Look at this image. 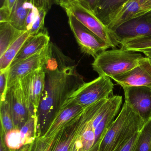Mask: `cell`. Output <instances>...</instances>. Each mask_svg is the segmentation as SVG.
<instances>
[{"label":"cell","mask_w":151,"mask_h":151,"mask_svg":"<svg viewBox=\"0 0 151 151\" xmlns=\"http://www.w3.org/2000/svg\"><path fill=\"white\" fill-rule=\"evenodd\" d=\"M122 103V96L114 95L84 108L59 129L65 134L57 135L56 143L66 151H99Z\"/></svg>","instance_id":"obj_1"},{"label":"cell","mask_w":151,"mask_h":151,"mask_svg":"<svg viewBox=\"0 0 151 151\" xmlns=\"http://www.w3.org/2000/svg\"><path fill=\"white\" fill-rule=\"evenodd\" d=\"M55 55L53 44L51 57L44 66L45 85L37 113L38 129L47 130L67 99L84 82L74 65H66L65 60Z\"/></svg>","instance_id":"obj_2"},{"label":"cell","mask_w":151,"mask_h":151,"mask_svg":"<svg viewBox=\"0 0 151 151\" xmlns=\"http://www.w3.org/2000/svg\"><path fill=\"white\" fill-rule=\"evenodd\" d=\"M146 122L125 101L122 109L105 134L99 151H118Z\"/></svg>","instance_id":"obj_3"},{"label":"cell","mask_w":151,"mask_h":151,"mask_svg":"<svg viewBox=\"0 0 151 151\" xmlns=\"http://www.w3.org/2000/svg\"><path fill=\"white\" fill-rule=\"evenodd\" d=\"M143 57L138 52L113 49L98 54L92 63L93 70L99 76H113L125 73L135 67Z\"/></svg>","instance_id":"obj_4"},{"label":"cell","mask_w":151,"mask_h":151,"mask_svg":"<svg viewBox=\"0 0 151 151\" xmlns=\"http://www.w3.org/2000/svg\"><path fill=\"white\" fill-rule=\"evenodd\" d=\"M66 13L72 14L83 25L113 49L120 46L111 31L97 17L95 12L83 0H74L63 7Z\"/></svg>","instance_id":"obj_5"},{"label":"cell","mask_w":151,"mask_h":151,"mask_svg":"<svg viewBox=\"0 0 151 151\" xmlns=\"http://www.w3.org/2000/svg\"><path fill=\"white\" fill-rule=\"evenodd\" d=\"M114 85L110 77L99 76L81 85L71 94L64 105L74 104L86 108L98 101L108 98L112 94Z\"/></svg>","instance_id":"obj_6"},{"label":"cell","mask_w":151,"mask_h":151,"mask_svg":"<svg viewBox=\"0 0 151 151\" xmlns=\"http://www.w3.org/2000/svg\"><path fill=\"white\" fill-rule=\"evenodd\" d=\"M111 32L120 46L133 40L151 39V11L128 20Z\"/></svg>","instance_id":"obj_7"},{"label":"cell","mask_w":151,"mask_h":151,"mask_svg":"<svg viewBox=\"0 0 151 151\" xmlns=\"http://www.w3.org/2000/svg\"><path fill=\"white\" fill-rule=\"evenodd\" d=\"M66 14L68 17L69 26L83 53L95 58L99 52L111 48L106 42L83 25L72 14Z\"/></svg>","instance_id":"obj_8"},{"label":"cell","mask_w":151,"mask_h":151,"mask_svg":"<svg viewBox=\"0 0 151 151\" xmlns=\"http://www.w3.org/2000/svg\"><path fill=\"white\" fill-rule=\"evenodd\" d=\"M52 53V44L50 43L42 51L11 65L8 76V88L26 76L43 68L51 57Z\"/></svg>","instance_id":"obj_9"},{"label":"cell","mask_w":151,"mask_h":151,"mask_svg":"<svg viewBox=\"0 0 151 151\" xmlns=\"http://www.w3.org/2000/svg\"><path fill=\"white\" fill-rule=\"evenodd\" d=\"M46 73L44 66L32 73L18 81L32 113L37 114L45 85Z\"/></svg>","instance_id":"obj_10"},{"label":"cell","mask_w":151,"mask_h":151,"mask_svg":"<svg viewBox=\"0 0 151 151\" xmlns=\"http://www.w3.org/2000/svg\"><path fill=\"white\" fill-rule=\"evenodd\" d=\"M125 101L145 122L151 119V87H123Z\"/></svg>","instance_id":"obj_11"},{"label":"cell","mask_w":151,"mask_h":151,"mask_svg":"<svg viewBox=\"0 0 151 151\" xmlns=\"http://www.w3.org/2000/svg\"><path fill=\"white\" fill-rule=\"evenodd\" d=\"M111 78L122 88L132 86L151 87V58L143 57L138 64L132 70Z\"/></svg>","instance_id":"obj_12"},{"label":"cell","mask_w":151,"mask_h":151,"mask_svg":"<svg viewBox=\"0 0 151 151\" xmlns=\"http://www.w3.org/2000/svg\"><path fill=\"white\" fill-rule=\"evenodd\" d=\"M6 96L9 101L14 127L19 129L30 115L35 113L29 111L19 82L8 88Z\"/></svg>","instance_id":"obj_13"},{"label":"cell","mask_w":151,"mask_h":151,"mask_svg":"<svg viewBox=\"0 0 151 151\" xmlns=\"http://www.w3.org/2000/svg\"><path fill=\"white\" fill-rule=\"evenodd\" d=\"M50 43V37L45 29L34 36H30L25 42L11 65L42 51L47 47Z\"/></svg>","instance_id":"obj_14"},{"label":"cell","mask_w":151,"mask_h":151,"mask_svg":"<svg viewBox=\"0 0 151 151\" xmlns=\"http://www.w3.org/2000/svg\"><path fill=\"white\" fill-rule=\"evenodd\" d=\"M84 109L80 106L74 104L64 105L48 127L46 133L43 137L48 138L53 136L61 128L80 114Z\"/></svg>","instance_id":"obj_15"},{"label":"cell","mask_w":151,"mask_h":151,"mask_svg":"<svg viewBox=\"0 0 151 151\" xmlns=\"http://www.w3.org/2000/svg\"><path fill=\"white\" fill-rule=\"evenodd\" d=\"M129 0H99L95 11L97 17L106 27Z\"/></svg>","instance_id":"obj_16"},{"label":"cell","mask_w":151,"mask_h":151,"mask_svg":"<svg viewBox=\"0 0 151 151\" xmlns=\"http://www.w3.org/2000/svg\"><path fill=\"white\" fill-rule=\"evenodd\" d=\"M147 1L129 0L107 26L108 29L112 32L123 23L137 16Z\"/></svg>","instance_id":"obj_17"},{"label":"cell","mask_w":151,"mask_h":151,"mask_svg":"<svg viewBox=\"0 0 151 151\" xmlns=\"http://www.w3.org/2000/svg\"><path fill=\"white\" fill-rule=\"evenodd\" d=\"M31 36L28 31H25L10 45L0 56V71L9 68L13 60L20 51L25 42Z\"/></svg>","instance_id":"obj_18"},{"label":"cell","mask_w":151,"mask_h":151,"mask_svg":"<svg viewBox=\"0 0 151 151\" xmlns=\"http://www.w3.org/2000/svg\"><path fill=\"white\" fill-rule=\"evenodd\" d=\"M33 6L27 0H17L11 13L9 23L18 30L25 31L26 19Z\"/></svg>","instance_id":"obj_19"},{"label":"cell","mask_w":151,"mask_h":151,"mask_svg":"<svg viewBox=\"0 0 151 151\" xmlns=\"http://www.w3.org/2000/svg\"><path fill=\"white\" fill-rule=\"evenodd\" d=\"M24 31L18 30L9 22L0 23V56Z\"/></svg>","instance_id":"obj_20"},{"label":"cell","mask_w":151,"mask_h":151,"mask_svg":"<svg viewBox=\"0 0 151 151\" xmlns=\"http://www.w3.org/2000/svg\"><path fill=\"white\" fill-rule=\"evenodd\" d=\"M0 114L3 131L7 132L15 129L9 101L7 96L4 100L1 101Z\"/></svg>","instance_id":"obj_21"},{"label":"cell","mask_w":151,"mask_h":151,"mask_svg":"<svg viewBox=\"0 0 151 151\" xmlns=\"http://www.w3.org/2000/svg\"><path fill=\"white\" fill-rule=\"evenodd\" d=\"M151 149V119L145 123L140 132L134 151H150Z\"/></svg>","instance_id":"obj_22"},{"label":"cell","mask_w":151,"mask_h":151,"mask_svg":"<svg viewBox=\"0 0 151 151\" xmlns=\"http://www.w3.org/2000/svg\"><path fill=\"white\" fill-rule=\"evenodd\" d=\"M4 139L7 147L11 150H18L26 145L21 137L20 129H14L7 132Z\"/></svg>","instance_id":"obj_23"},{"label":"cell","mask_w":151,"mask_h":151,"mask_svg":"<svg viewBox=\"0 0 151 151\" xmlns=\"http://www.w3.org/2000/svg\"><path fill=\"white\" fill-rule=\"evenodd\" d=\"M39 9V13L36 20L28 31L31 36H34L42 31L44 25V19L47 12L43 8Z\"/></svg>","instance_id":"obj_24"},{"label":"cell","mask_w":151,"mask_h":151,"mask_svg":"<svg viewBox=\"0 0 151 151\" xmlns=\"http://www.w3.org/2000/svg\"><path fill=\"white\" fill-rule=\"evenodd\" d=\"M9 68L0 71V93L1 101H3L6 98L8 91V76Z\"/></svg>","instance_id":"obj_25"},{"label":"cell","mask_w":151,"mask_h":151,"mask_svg":"<svg viewBox=\"0 0 151 151\" xmlns=\"http://www.w3.org/2000/svg\"><path fill=\"white\" fill-rule=\"evenodd\" d=\"M39 13V9L35 6H33L30 9L26 19L25 24V31H28L31 29L33 24L38 17Z\"/></svg>","instance_id":"obj_26"},{"label":"cell","mask_w":151,"mask_h":151,"mask_svg":"<svg viewBox=\"0 0 151 151\" xmlns=\"http://www.w3.org/2000/svg\"><path fill=\"white\" fill-rule=\"evenodd\" d=\"M140 132H137L118 151H134L137 140L139 137Z\"/></svg>","instance_id":"obj_27"},{"label":"cell","mask_w":151,"mask_h":151,"mask_svg":"<svg viewBox=\"0 0 151 151\" xmlns=\"http://www.w3.org/2000/svg\"><path fill=\"white\" fill-rule=\"evenodd\" d=\"M11 12L6 7L0 8V23L9 22Z\"/></svg>","instance_id":"obj_28"},{"label":"cell","mask_w":151,"mask_h":151,"mask_svg":"<svg viewBox=\"0 0 151 151\" xmlns=\"http://www.w3.org/2000/svg\"><path fill=\"white\" fill-rule=\"evenodd\" d=\"M150 11H151V0H147L143 5L141 11L139 12V14L137 15V16L147 13Z\"/></svg>","instance_id":"obj_29"},{"label":"cell","mask_w":151,"mask_h":151,"mask_svg":"<svg viewBox=\"0 0 151 151\" xmlns=\"http://www.w3.org/2000/svg\"><path fill=\"white\" fill-rule=\"evenodd\" d=\"M33 6L38 9H44L45 0H27Z\"/></svg>","instance_id":"obj_30"},{"label":"cell","mask_w":151,"mask_h":151,"mask_svg":"<svg viewBox=\"0 0 151 151\" xmlns=\"http://www.w3.org/2000/svg\"><path fill=\"white\" fill-rule=\"evenodd\" d=\"M60 0H45L44 9L48 12L54 4H59Z\"/></svg>","instance_id":"obj_31"},{"label":"cell","mask_w":151,"mask_h":151,"mask_svg":"<svg viewBox=\"0 0 151 151\" xmlns=\"http://www.w3.org/2000/svg\"><path fill=\"white\" fill-rule=\"evenodd\" d=\"M17 1V0H5L4 6L3 7H4L7 8L11 13L12 9H13L15 4H16Z\"/></svg>","instance_id":"obj_32"},{"label":"cell","mask_w":151,"mask_h":151,"mask_svg":"<svg viewBox=\"0 0 151 151\" xmlns=\"http://www.w3.org/2000/svg\"><path fill=\"white\" fill-rule=\"evenodd\" d=\"M86 2L92 9L95 12L99 0H83Z\"/></svg>","instance_id":"obj_33"},{"label":"cell","mask_w":151,"mask_h":151,"mask_svg":"<svg viewBox=\"0 0 151 151\" xmlns=\"http://www.w3.org/2000/svg\"><path fill=\"white\" fill-rule=\"evenodd\" d=\"M56 134H55L54 135V137L53 138V143H52V145L54 147V149L56 150V151H66L64 149L62 148L60 146H59L56 143V139L57 135Z\"/></svg>","instance_id":"obj_34"},{"label":"cell","mask_w":151,"mask_h":151,"mask_svg":"<svg viewBox=\"0 0 151 151\" xmlns=\"http://www.w3.org/2000/svg\"><path fill=\"white\" fill-rule=\"evenodd\" d=\"M138 52H142L144 55H145L146 57H148L151 58V48L142 50H140Z\"/></svg>","instance_id":"obj_35"},{"label":"cell","mask_w":151,"mask_h":151,"mask_svg":"<svg viewBox=\"0 0 151 151\" xmlns=\"http://www.w3.org/2000/svg\"><path fill=\"white\" fill-rule=\"evenodd\" d=\"M73 1V0H60L59 4L63 8L66 4Z\"/></svg>","instance_id":"obj_36"},{"label":"cell","mask_w":151,"mask_h":151,"mask_svg":"<svg viewBox=\"0 0 151 151\" xmlns=\"http://www.w3.org/2000/svg\"><path fill=\"white\" fill-rule=\"evenodd\" d=\"M5 1V0H0V7H1L0 8H2L4 6Z\"/></svg>","instance_id":"obj_37"},{"label":"cell","mask_w":151,"mask_h":151,"mask_svg":"<svg viewBox=\"0 0 151 151\" xmlns=\"http://www.w3.org/2000/svg\"><path fill=\"white\" fill-rule=\"evenodd\" d=\"M150 151H151V149Z\"/></svg>","instance_id":"obj_38"}]
</instances>
